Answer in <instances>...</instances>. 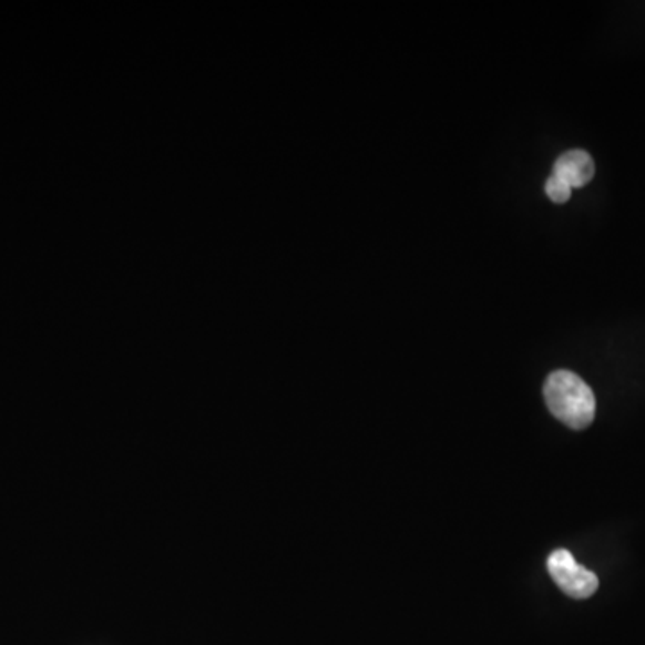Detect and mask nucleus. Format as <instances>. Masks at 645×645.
I'll return each instance as SVG.
<instances>
[{
    "instance_id": "nucleus-1",
    "label": "nucleus",
    "mask_w": 645,
    "mask_h": 645,
    "mask_svg": "<svg viewBox=\"0 0 645 645\" xmlns=\"http://www.w3.org/2000/svg\"><path fill=\"white\" fill-rule=\"evenodd\" d=\"M543 397L549 411L574 430L592 426L595 418V397L580 375L557 370L549 375L543 386Z\"/></svg>"
},
{
    "instance_id": "nucleus-2",
    "label": "nucleus",
    "mask_w": 645,
    "mask_h": 645,
    "mask_svg": "<svg viewBox=\"0 0 645 645\" xmlns=\"http://www.w3.org/2000/svg\"><path fill=\"white\" fill-rule=\"evenodd\" d=\"M547 569L557 588L565 592L569 597L588 598L597 592V575L575 562L574 556L565 549L552 552Z\"/></svg>"
},
{
    "instance_id": "nucleus-3",
    "label": "nucleus",
    "mask_w": 645,
    "mask_h": 645,
    "mask_svg": "<svg viewBox=\"0 0 645 645\" xmlns=\"http://www.w3.org/2000/svg\"><path fill=\"white\" fill-rule=\"evenodd\" d=\"M552 173L565 180L572 188L585 187L594 178V158L583 150L566 151L556 160Z\"/></svg>"
},
{
    "instance_id": "nucleus-4",
    "label": "nucleus",
    "mask_w": 645,
    "mask_h": 645,
    "mask_svg": "<svg viewBox=\"0 0 645 645\" xmlns=\"http://www.w3.org/2000/svg\"><path fill=\"white\" fill-rule=\"evenodd\" d=\"M545 192H547V196L551 197L552 202L565 203L571 199L572 187L565 180L552 173L547 183H545Z\"/></svg>"
}]
</instances>
